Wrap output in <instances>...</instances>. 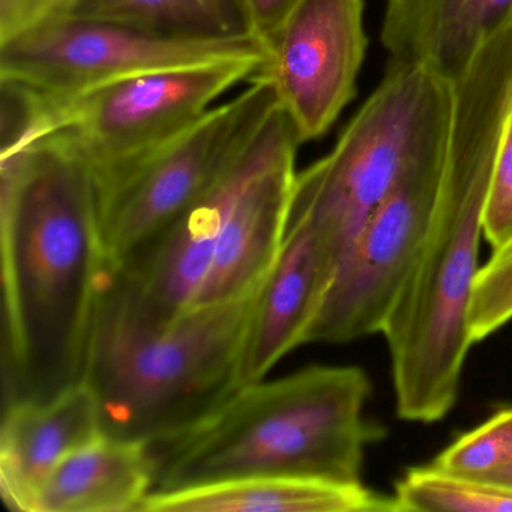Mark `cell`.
Segmentation results:
<instances>
[{
  "mask_svg": "<svg viewBox=\"0 0 512 512\" xmlns=\"http://www.w3.org/2000/svg\"><path fill=\"white\" fill-rule=\"evenodd\" d=\"M512 113V28L494 32L451 83L442 178L421 256L382 334L398 418L442 421L475 344L470 307L494 164Z\"/></svg>",
  "mask_w": 512,
  "mask_h": 512,
  "instance_id": "6da1fadb",
  "label": "cell"
},
{
  "mask_svg": "<svg viewBox=\"0 0 512 512\" xmlns=\"http://www.w3.org/2000/svg\"><path fill=\"white\" fill-rule=\"evenodd\" d=\"M4 406L85 379L107 274L88 167L56 137L0 157Z\"/></svg>",
  "mask_w": 512,
  "mask_h": 512,
  "instance_id": "7a4b0ae2",
  "label": "cell"
},
{
  "mask_svg": "<svg viewBox=\"0 0 512 512\" xmlns=\"http://www.w3.org/2000/svg\"><path fill=\"white\" fill-rule=\"evenodd\" d=\"M371 382L353 365H314L248 383L214 410L148 443L152 493L248 478L361 484L382 427L365 416Z\"/></svg>",
  "mask_w": 512,
  "mask_h": 512,
  "instance_id": "3957f363",
  "label": "cell"
},
{
  "mask_svg": "<svg viewBox=\"0 0 512 512\" xmlns=\"http://www.w3.org/2000/svg\"><path fill=\"white\" fill-rule=\"evenodd\" d=\"M301 145L278 106L202 200L155 244L107 272L103 292L149 323L256 293L286 236Z\"/></svg>",
  "mask_w": 512,
  "mask_h": 512,
  "instance_id": "277c9868",
  "label": "cell"
},
{
  "mask_svg": "<svg viewBox=\"0 0 512 512\" xmlns=\"http://www.w3.org/2000/svg\"><path fill=\"white\" fill-rule=\"evenodd\" d=\"M256 293L149 323L125 313L101 289L83 380L97 395L103 433L151 443L193 424L241 388Z\"/></svg>",
  "mask_w": 512,
  "mask_h": 512,
  "instance_id": "5b68a950",
  "label": "cell"
},
{
  "mask_svg": "<svg viewBox=\"0 0 512 512\" xmlns=\"http://www.w3.org/2000/svg\"><path fill=\"white\" fill-rule=\"evenodd\" d=\"M449 115L448 82L422 65L391 64L335 148L298 173L292 209L310 218L335 272L401 176L446 139Z\"/></svg>",
  "mask_w": 512,
  "mask_h": 512,
  "instance_id": "8992f818",
  "label": "cell"
},
{
  "mask_svg": "<svg viewBox=\"0 0 512 512\" xmlns=\"http://www.w3.org/2000/svg\"><path fill=\"white\" fill-rule=\"evenodd\" d=\"M265 64L227 59L149 71L56 103L26 88L34 101L26 145L56 137L88 167L94 185L103 184L187 133L218 97Z\"/></svg>",
  "mask_w": 512,
  "mask_h": 512,
  "instance_id": "52a82bcc",
  "label": "cell"
},
{
  "mask_svg": "<svg viewBox=\"0 0 512 512\" xmlns=\"http://www.w3.org/2000/svg\"><path fill=\"white\" fill-rule=\"evenodd\" d=\"M280 106L257 73L241 95L133 169L94 185L107 272H115L172 229L229 172Z\"/></svg>",
  "mask_w": 512,
  "mask_h": 512,
  "instance_id": "ba28073f",
  "label": "cell"
},
{
  "mask_svg": "<svg viewBox=\"0 0 512 512\" xmlns=\"http://www.w3.org/2000/svg\"><path fill=\"white\" fill-rule=\"evenodd\" d=\"M268 58V46L253 35L184 37L68 13L0 43V80L56 103L149 71Z\"/></svg>",
  "mask_w": 512,
  "mask_h": 512,
  "instance_id": "9c48e42d",
  "label": "cell"
},
{
  "mask_svg": "<svg viewBox=\"0 0 512 512\" xmlns=\"http://www.w3.org/2000/svg\"><path fill=\"white\" fill-rule=\"evenodd\" d=\"M446 139L407 169L365 221L335 272L308 343L341 344L382 334L430 230Z\"/></svg>",
  "mask_w": 512,
  "mask_h": 512,
  "instance_id": "30bf717a",
  "label": "cell"
},
{
  "mask_svg": "<svg viewBox=\"0 0 512 512\" xmlns=\"http://www.w3.org/2000/svg\"><path fill=\"white\" fill-rule=\"evenodd\" d=\"M364 0H299L268 43L259 71L301 143L319 139L356 95L367 50Z\"/></svg>",
  "mask_w": 512,
  "mask_h": 512,
  "instance_id": "8fae6325",
  "label": "cell"
},
{
  "mask_svg": "<svg viewBox=\"0 0 512 512\" xmlns=\"http://www.w3.org/2000/svg\"><path fill=\"white\" fill-rule=\"evenodd\" d=\"M334 275L310 218L292 209L283 245L254 296L241 386L265 379L287 353L308 343Z\"/></svg>",
  "mask_w": 512,
  "mask_h": 512,
  "instance_id": "7c38bea8",
  "label": "cell"
},
{
  "mask_svg": "<svg viewBox=\"0 0 512 512\" xmlns=\"http://www.w3.org/2000/svg\"><path fill=\"white\" fill-rule=\"evenodd\" d=\"M103 434L100 404L85 380L47 401L4 406L0 496L5 506L31 512L38 488L53 469Z\"/></svg>",
  "mask_w": 512,
  "mask_h": 512,
  "instance_id": "4fadbf2b",
  "label": "cell"
},
{
  "mask_svg": "<svg viewBox=\"0 0 512 512\" xmlns=\"http://www.w3.org/2000/svg\"><path fill=\"white\" fill-rule=\"evenodd\" d=\"M512 13V0H388L382 43L391 64L422 65L451 85Z\"/></svg>",
  "mask_w": 512,
  "mask_h": 512,
  "instance_id": "5bb4252c",
  "label": "cell"
},
{
  "mask_svg": "<svg viewBox=\"0 0 512 512\" xmlns=\"http://www.w3.org/2000/svg\"><path fill=\"white\" fill-rule=\"evenodd\" d=\"M152 488L148 443L103 434L53 469L31 512H140Z\"/></svg>",
  "mask_w": 512,
  "mask_h": 512,
  "instance_id": "9a60e30c",
  "label": "cell"
},
{
  "mask_svg": "<svg viewBox=\"0 0 512 512\" xmlns=\"http://www.w3.org/2000/svg\"><path fill=\"white\" fill-rule=\"evenodd\" d=\"M140 512H401L395 496L364 484L248 478L151 493Z\"/></svg>",
  "mask_w": 512,
  "mask_h": 512,
  "instance_id": "2e32d148",
  "label": "cell"
},
{
  "mask_svg": "<svg viewBox=\"0 0 512 512\" xmlns=\"http://www.w3.org/2000/svg\"><path fill=\"white\" fill-rule=\"evenodd\" d=\"M70 14L184 37L251 35L241 0H73Z\"/></svg>",
  "mask_w": 512,
  "mask_h": 512,
  "instance_id": "e0dca14e",
  "label": "cell"
},
{
  "mask_svg": "<svg viewBox=\"0 0 512 512\" xmlns=\"http://www.w3.org/2000/svg\"><path fill=\"white\" fill-rule=\"evenodd\" d=\"M401 512H512V485L455 475L437 467H412L395 485Z\"/></svg>",
  "mask_w": 512,
  "mask_h": 512,
  "instance_id": "ac0fdd59",
  "label": "cell"
},
{
  "mask_svg": "<svg viewBox=\"0 0 512 512\" xmlns=\"http://www.w3.org/2000/svg\"><path fill=\"white\" fill-rule=\"evenodd\" d=\"M431 466L472 478H491L512 467V406L461 434Z\"/></svg>",
  "mask_w": 512,
  "mask_h": 512,
  "instance_id": "d6986e66",
  "label": "cell"
},
{
  "mask_svg": "<svg viewBox=\"0 0 512 512\" xmlns=\"http://www.w3.org/2000/svg\"><path fill=\"white\" fill-rule=\"evenodd\" d=\"M512 320V241L493 250L476 278L470 307L473 341L485 340Z\"/></svg>",
  "mask_w": 512,
  "mask_h": 512,
  "instance_id": "ffe728a7",
  "label": "cell"
},
{
  "mask_svg": "<svg viewBox=\"0 0 512 512\" xmlns=\"http://www.w3.org/2000/svg\"><path fill=\"white\" fill-rule=\"evenodd\" d=\"M484 238L493 250L512 241V113L497 154L485 203Z\"/></svg>",
  "mask_w": 512,
  "mask_h": 512,
  "instance_id": "44dd1931",
  "label": "cell"
},
{
  "mask_svg": "<svg viewBox=\"0 0 512 512\" xmlns=\"http://www.w3.org/2000/svg\"><path fill=\"white\" fill-rule=\"evenodd\" d=\"M73 0H0V43L70 13Z\"/></svg>",
  "mask_w": 512,
  "mask_h": 512,
  "instance_id": "7402d4cb",
  "label": "cell"
},
{
  "mask_svg": "<svg viewBox=\"0 0 512 512\" xmlns=\"http://www.w3.org/2000/svg\"><path fill=\"white\" fill-rule=\"evenodd\" d=\"M248 31L268 46L299 0H241Z\"/></svg>",
  "mask_w": 512,
  "mask_h": 512,
  "instance_id": "603a6c76",
  "label": "cell"
},
{
  "mask_svg": "<svg viewBox=\"0 0 512 512\" xmlns=\"http://www.w3.org/2000/svg\"><path fill=\"white\" fill-rule=\"evenodd\" d=\"M487 479H494V481L505 482V484L512 485V467H508V469L502 470V472L496 473V475Z\"/></svg>",
  "mask_w": 512,
  "mask_h": 512,
  "instance_id": "cb8c5ba5",
  "label": "cell"
}]
</instances>
